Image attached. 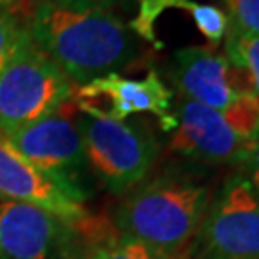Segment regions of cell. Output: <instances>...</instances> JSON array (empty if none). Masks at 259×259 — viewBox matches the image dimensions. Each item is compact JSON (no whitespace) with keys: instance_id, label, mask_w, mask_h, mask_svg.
Returning <instances> with one entry per match:
<instances>
[{"instance_id":"cell-1","label":"cell","mask_w":259,"mask_h":259,"mask_svg":"<svg viewBox=\"0 0 259 259\" xmlns=\"http://www.w3.org/2000/svg\"><path fill=\"white\" fill-rule=\"evenodd\" d=\"M25 27L35 45L79 87L129 67L142 52L129 25L96 0H38Z\"/></svg>"},{"instance_id":"cell-3","label":"cell","mask_w":259,"mask_h":259,"mask_svg":"<svg viewBox=\"0 0 259 259\" xmlns=\"http://www.w3.org/2000/svg\"><path fill=\"white\" fill-rule=\"evenodd\" d=\"M73 83L31 38L27 27L8 64L0 69V133L10 135L60 111Z\"/></svg>"},{"instance_id":"cell-4","label":"cell","mask_w":259,"mask_h":259,"mask_svg":"<svg viewBox=\"0 0 259 259\" xmlns=\"http://www.w3.org/2000/svg\"><path fill=\"white\" fill-rule=\"evenodd\" d=\"M77 127L87 163L111 192H127L150 173L157 142L140 123L81 111Z\"/></svg>"},{"instance_id":"cell-17","label":"cell","mask_w":259,"mask_h":259,"mask_svg":"<svg viewBox=\"0 0 259 259\" xmlns=\"http://www.w3.org/2000/svg\"><path fill=\"white\" fill-rule=\"evenodd\" d=\"M244 165H246V177L244 179L250 183L251 188L259 194V140L253 144V148H251L248 159L244 161Z\"/></svg>"},{"instance_id":"cell-19","label":"cell","mask_w":259,"mask_h":259,"mask_svg":"<svg viewBox=\"0 0 259 259\" xmlns=\"http://www.w3.org/2000/svg\"><path fill=\"white\" fill-rule=\"evenodd\" d=\"M96 2H100V4H104V6H110V8H111V4L121 2V0H96Z\"/></svg>"},{"instance_id":"cell-20","label":"cell","mask_w":259,"mask_h":259,"mask_svg":"<svg viewBox=\"0 0 259 259\" xmlns=\"http://www.w3.org/2000/svg\"><path fill=\"white\" fill-rule=\"evenodd\" d=\"M257 259H259V257H257Z\"/></svg>"},{"instance_id":"cell-14","label":"cell","mask_w":259,"mask_h":259,"mask_svg":"<svg viewBox=\"0 0 259 259\" xmlns=\"http://www.w3.org/2000/svg\"><path fill=\"white\" fill-rule=\"evenodd\" d=\"M89 259H188L186 253H165L140 240L121 234L98 246Z\"/></svg>"},{"instance_id":"cell-15","label":"cell","mask_w":259,"mask_h":259,"mask_svg":"<svg viewBox=\"0 0 259 259\" xmlns=\"http://www.w3.org/2000/svg\"><path fill=\"white\" fill-rule=\"evenodd\" d=\"M229 29L242 35H259V0H223Z\"/></svg>"},{"instance_id":"cell-9","label":"cell","mask_w":259,"mask_h":259,"mask_svg":"<svg viewBox=\"0 0 259 259\" xmlns=\"http://www.w3.org/2000/svg\"><path fill=\"white\" fill-rule=\"evenodd\" d=\"M169 148L204 163H244L253 142L244 140L221 111L183 98L175 115Z\"/></svg>"},{"instance_id":"cell-5","label":"cell","mask_w":259,"mask_h":259,"mask_svg":"<svg viewBox=\"0 0 259 259\" xmlns=\"http://www.w3.org/2000/svg\"><path fill=\"white\" fill-rule=\"evenodd\" d=\"M188 259H257L259 194L244 177H231L213 198Z\"/></svg>"},{"instance_id":"cell-11","label":"cell","mask_w":259,"mask_h":259,"mask_svg":"<svg viewBox=\"0 0 259 259\" xmlns=\"http://www.w3.org/2000/svg\"><path fill=\"white\" fill-rule=\"evenodd\" d=\"M65 223L25 202H0V259H54Z\"/></svg>"},{"instance_id":"cell-2","label":"cell","mask_w":259,"mask_h":259,"mask_svg":"<svg viewBox=\"0 0 259 259\" xmlns=\"http://www.w3.org/2000/svg\"><path fill=\"white\" fill-rule=\"evenodd\" d=\"M213 198V186L198 179L159 177L121 202L115 227L159 251L183 253L200 231Z\"/></svg>"},{"instance_id":"cell-16","label":"cell","mask_w":259,"mask_h":259,"mask_svg":"<svg viewBox=\"0 0 259 259\" xmlns=\"http://www.w3.org/2000/svg\"><path fill=\"white\" fill-rule=\"evenodd\" d=\"M25 33V23L18 14L0 6V69L8 64Z\"/></svg>"},{"instance_id":"cell-12","label":"cell","mask_w":259,"mask_h":259,"mask_svg":"<svg viewBox=\"0 0 259 259\" xmlns=\"http://www.w3.org/2000/svg\"><path fill=\"white\" fill-rule=\"evenodd\" d=\"M167 8L185 10L190 14L198 31L207 38V47L219 48L223 38L229 29V19L225 12L211 4H202L196 0H140V14L139 18L131 23V31L146 40H154L152 25L156 18Z\"/></svg>"},{"instance_id":"cell-8","label":"cell","mask_w":259,"mask_h":259,"mask_svg":"<svg viewBox=\"0 0 259 259\" xmlns=\"http://www.w3.org/2000/svg\"><path fill=\"white\" fill-rule=\"evenodd\" d=\"M175 83L186 100L221 113L253 96L246 73L211 47H186L175 52Z\"/></svg>"},{"instance_id":"cell-6","label":"cell","mask_w":259,"mask_h":259,"mask_svg":"<svg viewBox=\"0 0 259 259\" xmlns=\"http://www.w3.org/2000/svg\"><path fill=\"white\" fill-rule=\"evenodd\" d=\"M173 93L156 71H148L142 79L110 73L77 89V106L84 113L117 121H127V117L137 113H152L159 117L167 133L175 129V115L169 111Z\"/></svg>"},{"instance_id":"cell-13","label":"cell","mask_w":259,"mask_h":259,"mask_svg":"<svg viewBox=\"0 0 259 259\" xmlns=\"http://www.w3.org/2000/svg\"><path fill=\"white\" fill-rule=\"evenodd\" d=\"M225 56L246 73L251 93L259 100V35H242L227 29Z\"/></svg>"},{"instance_id":"cell-7","label":"cell","mask_w":259,"mask_h":259,"mask_svg":"<svg viewBox=\"0 0 259 259\" xmlns=\"http://www.w3.org/2000/svg\"><path fill=\"white\" fill-rule=\"evenodd\" d=\"M0 196L12 202H25L56 215L65 225L89 219L84 209L87 194L81 186L62 183L45 175L14 148L0 133Z\"/></svg>"},{"instance_id":"cell-10","label":"cell","mask_w":259,"mask_h":259,"mask_svg":"<svg viewBox=\"0 0 259 259\" xmlns=\"http://www.w3.org/2000/svg\"><path fill=\"white\" fill-rule=\"evenodd\" d=\"M6 137L14 148L45 175L81 186L79 175L87 163L83 140L77 121L67 113L56 111Z\"/></svg>"},{"instance_id":"cell-18","label":"cell","mask_w":259,"mask_h":259,"mask_svg":"<svg viewBox=\"0 0 259 259\" xmlns=\"http://www.w3.org/2000/svg\"><path fill=\"white\" fill-rule=\"evenodd\" d=\"M37 2L38 0H0V6L12 10L14 14H18L19 18L23 19V23H25L27 14L31 12V8H33Z\"/></svg>"}]
</instances>
